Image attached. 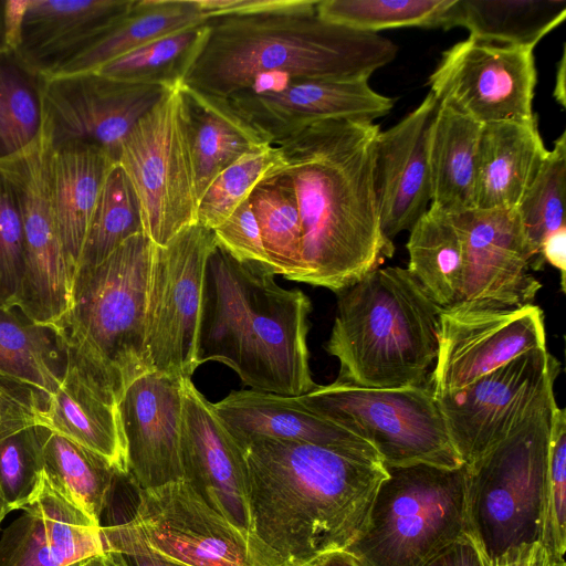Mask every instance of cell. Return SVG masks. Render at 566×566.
Here are the masks:
<instances>
[{
	"label": "cell",
	"instance_id": "43",
	"mask_svg": "<svg viewBox=\"0 0 566 566\" xmlns=\"http://www.w3.org/2000/svg\"><path fill=\"white\" fill-rule=\"evenodd\" d=\"M43 483V430L30 427L0 438V491L9 507L22 510Z\"/></svg>",
	"mask_w": 566,
	"mask_h": 566
},
{
	"label": "cell",
	"instance_id": "28",
	"mask_svg": "<svg viewBox=\"0 0 566 566\" xmlns=\"http://www.w3.org/2000/svg\"><path fill=\"white\" fill-rule=\"evenodd\" d=\"M198 199L216 177L243 155L272 145L228 99L179 86Z\"/></svg>",
	"mask_w": 566,
	"mask_h": 566
},
{
	"label": "cell",
	"instance_id": "13",
	"mask_svg": "<svg viewBox=\"0 0 566 566\" xmlns=\"http://www.w3.org/2000/svg\"><path fill=\"white\" fill-rule=\"evenodd\" d=\"M53 146L43 124L25 151L0 161L20 209L25 251L24 302L32 321L59 331L73 304L74 277L60 237L51 182Z\"/></svg>",
	"mask_w": 566,
	"mask_h": 566
},
{
	"label": "cell",
	"instance_id": "27",
	"mask_svg": "<svg viewBox=\"0 0 566 566\" xmlns=\"http://www.w3.org/2000/svg\"><path fill=\"white\" fill-rule=\"evenodd\" d=\"M547 154L536 118L482 125L474 209L516 208Z\"/></svg>",
	"mask_w": 566,
	"mask_h": 566
},
{
	"label": "cell",
	"instance_id": "29",
	"mask_svg": "<svg viewBox=\"0 0 566 566\" xmlns=\"http://www.w3.org/2000/svg\"><path fill=\"white\" fill-rule=\"evenodd\" d=\"M114 163L109 155L94 145L72 144L53 148V206L74 282L93 211Z\"/></svg>",
	"mask_w": 566,
	"mask_h": 566
},
{
	"label": "cell",
	"instance_id": "21",
	"mask_svg": "<svg viewBox=\"0 0 566 566\" xmlns=\"http://www.w3.org/2000/svg\"><path fill=\"white\" fill-rule=\"evenodd\" d=\"M228 101L272 145L317 120L374 123L394 106L368 80L291 81L272 90L242 92Z\"/></svg>",
	"mask_w": 566,
	"mask_h": 566
},
{
	"label": "cell",
	"instance_id": "19",
	"mask_svg": "<svg viewBox=\"0 0 566 566\" xmlns=\"http://www.w3.org/2000/svg\"><path fill=\"white\" fill-rule=\"evenodd\" d=\"M136 0H6L10 50L33 74L53 76L115 27Z\"/></svg>",
	"mask_w": 566,
	"mask_h": 566
},
{
	"label": "cell",
	"instance_id": "41",
	"mask_svg": "<svg viewBox=\"0 0 566 566\" xmlns=\"http://www.w3.org/2000/svg\"><path fill=\"white\" fill-rule=\"evenodd\" d=\"M566 134L563 132L518 202L516 210L533 254V271L542 270L543 241L565 224Z\"/></svg>",
	"mask_w": 566,
	"mask_h": 566
},
{
	"label": "cell",
	"instance_id": "36",
	"mask_svg": "<svg viewBox=\"0 0 566 566\" xmlns=\"http://www.w3.org/2000/svg\"><path fill=\"white\" fill-rule=\"evenodd\" d=\"M250 201L276 275L298 282L303 272L302 226L290 179L281 172L262 181Z\"/></svg>",
	"mask_w": 566,
	"mask_h": 566
},
{
	"label": "cell",
	"instance_id": "7",
	"mask_svg": "<svg viewBox=\"0 0 566 566\" xmlns=\"http://www.w3.org/2000/svg\"><path fill=\"white\" fill-rule=\"evenodd\" d=\"M386 470L359 533L344 551L359 566H424L468 531L465 464Z\"/></svg>",
	"mask_w": 566,
	"mask_h": 566
},
{
	"label": "cell",
	"instance_id": "55",
	"mask_svg": "<svg viewBox=\"0 0 566 566\" xmlns=\"http://www.w3.org/2000/svg\"><path fill=\"white\" fill-rule=\"evenodd\" d=\"M11 51L8 41L6 0H0V53Z\"/></svg>",
	"mask_w": 566,
	"mask_h": 566
},
{
	"label": "cell",
	"instance_id": "5",
	"mask_svg": "<svg viewBox=\"0 0 566 566\" xmlns=\"http://www.w3.org/2000/svg\"><path fill=\"white\" fill-rule=\"evenodd\" d=\"M326 352L337 378L373 388L428 384L442 308L407 269L377 268L339 292Z\"/></svg>",
	"mask_w": 566,
	"mask_h": 566
},
{
	"label": "cell",
	"instance_id": "38",
	"mask_svg": "<svg viewBox=\"0 0 566 566\" xmlns=\"http://www.w3.org/2000/svg\"><path fill=\"white\" fill-rule=\"evenodd\" d=\"M139 233H145L139 200L123 167L114 163L93 211L78 271L101 263Z\"/></svg>",
	"mask_w": 566,
	"mask_h": 566
},
{
	"label": "cell",
	"instance_id": "8",
	"mask_svg": "<svg viewBox=\"0 0 566 566\" xmlns=\"http://www.w3.org/2000/svg\"><path fill=\"white\" fill-rule=\"evenodd\" d=\"M548 405L467 468L468 532L492 563L541 541L551 418Z\"/></svg>",
	"mask_w": 566,
	"mask_h": 566
},
{
	"label": "cell",
	"instance_id": "53",
	"mask_svg": "<svg viewBox=\"0 0 566 566\" xmlns=\"http://www.w3.org/2000/svg\"><path fill=\"white\" fill-rule=\"evenodd\" d=\"M313 566H359L345 551L328 553L317 559Z\"/></svg>",
	"mask_w": 566,
	"mask_h": 566
},
{
	"label": "cell",
	"instance_id": "46",
	"mask_svg": "<svg viewBox=\"0 0 566 566\" xmlns=\"http://www.w3.org/2000/svg\"><path fill=\"white\" fill-rule=\"evenodd\" d=\"M212 232L216 244L237 260L262 265L275 273L265 252L250 197Z\"/></svg>",
	"mask_w": 566,
	"mask_h": 566
},
{
	"label": "cell",
	"instance_id": "32",
	"mask_svg": "<svg viewBox=\"0 0 566 566\" xmlns=\"http://www.w3.org/2000/svg\"><path fill=\"white\" fill-rule=\"evenodd\" d=\"M408 272L442 310L461 304L464 253L452 214L429 206L409 231Z\"/></svg>",
	"mask_w": 566,
	"mask_h": 566
},
{
	"label": "cell",
	"instance_id": "57",
	"mask_svg": "<svg viewBox=\"0 0 566 566\" xmlns=\"http://www.w3.org/2000/svg\"><path fill=\"white\" fill-rule=\"evenodd\" d=\"M11 511L7 502L4 501L2 493L0 491V524L3 521L4 516Z\"/></svg>",
	"mask_w": 566,
	"mask_h": 566
},
{
	"label": "cell",
	"instance_id": "40",
	"mask_svg": "<svg viewBox=\"0 0 566 566\" xmlns=\"http://www.w3.org/2000/svg\"><path fill=\"white\" fill-rule=\"evenodd\" d=\"M455 0H321L317 14L357 31L379 33L396 28H443Z\"/></svg>",
	"mask_w": 566,
	"mask_h": 566
},
{
	"label": "cell",
	"instance_id": "49",
	"mask_svg": "<svg viewBox=\"0 0 566 566\" xmlns=\"http://www.w3.org/2000/svg\"><path fill=\"white\" fill-rule=\"evenodd\" d=\"M424 566H492L490 559L467 531L440 551Z\"/></svg>",
	"mask_w": 566,
	"mask_h": 566
},
{
	"label": "cell",
	"instance_id": "9",
	"mask_svg": "<svg viewBox=\"0 0 566 566\" xmlns=\"http://www.w3.org/2000/svg\"><path fill=\"white\" fill-rule=\"evenodd\" d=\"M302 402L368 442L385 467L426 463L459 468V458L429 386L373 388L337 378L300 396Z\"/></svg>",
	"mask_w": 566,
	"mask_h": 566
},
{
	"label": "cell",
	"instance_id": "4",
	"mask_svg": "<svg viewBox=\"0 0 566 566\" xmlns=\"http://www.w3.org/2000/svg\"><path fill=\"white\" fill-rule=\"evenodd\" d=\"M275 275L214 244L205 271L197 360L224 364L252 390L301 396L316 386L307 346L312 303L301 290L281 287Z\"/></svg>",
	"mask_w": 566,
	"mask_h": 566
},
{
	"label": "cell",
	"instance_id": "12",
	"mask_svg": "<svg viewBox=\"0 0 566 566\" xmlns=\"http://www.w3.org/2000/svg\"><path fill=\"white\" fill-rule=\"evenodd\" d=\"M212 230L198 222L154 248L146 308L150 370L191 378L199 367L197 336L205 271L214 247Z\"/></svg>",
	"mask_w": 566,
	"mask_h": 566
},
{
	"label": "cell",
	"instance_id": "30",
	"mask_svg": "<svg viewBox=\"0 0 566 566\" xmlns=\"http://www.w3.org/2000/svg\"><path fill=\"white\" fill-rule=\"evenodd\" d=\"M481 128L478 122L439 102L428 145L431 207L449 214L474 209Z\"/></svg>",
	"mask_w": 566,
	"mask_h": 566
},
{
	"label": "cell",
	"instance_id": "16",
	"mask_svg": "<svg viewBox=\"0 0 566 566\" xmlns=\"http://www.w3.org/2000/svg\"><path fill=\"white\" fill-rule=\"evenodd\" d=\"M542 308L442 310L438 323V353L428 384L434 397L458 391L513 358L545 348Z\"/></svg>",
	"mask_w": 566,
	"mask_h": 566
},
{
	"label": "cell",
	"instance_id": "25",
	"mask_svg": "<svg viewBox=\"0 0 566 566\" xmlns=\"http://www.w3.org/2000/svg\"><path fill=\"white\" fill-rule=\"evenodd\" d=\"M212 409L242 450L252 440L268 438L381 461L368 442L311 410L300 396L241 389L212 403Z\"/></svg>",
	"mask_w": 566,
	"mask_h": 566
},
{
	"label": "cell",
	"instance_id": "35",
	"mask_svg": "<svg viewBox=\"0 0 566 566\" xmlns=\"http://www.w3.org/2000/svg\"><path fill=\"white\" fill-rule=\"evenodd\" d=\"M49 329L33 321L23 323L0 307V382L19 394L23 391L38 411L57 388L63 370Z\"/></svg>",
	"mask_w": 566,
	"mask_h": 566
},
{
	"label": "cell",
	"instance_id": "52",
	"mask_svg": "<svg viewBox=\"0 0 566 566\" xmlns=\"http://www.w3.org/2000/svg\"><path fill=\"white\" fill-rule=\"evenodd\" d=\"M73 566H127L122 554L115 551H107L88 558H85Z\"/></svg>",
	"mask_w": 566,
	"mask_h": 566
},
{
	"label": "cell",
	"instance_id": "18",
	"mask_svg": "<svg viewBox=\"0 0 566 566\" xmlns=\"http://www.w3.org/2000/svg\"><path fill=\"white\" fill-rule=\"evenodd\" d=\"M460 230L464 308H516L533 304L542 287L516 208L452 214ZM457 308V307H455Z\"/></svg>",
	"mask_w": 566,
	"mask_h": 566
},
{
	"label": "cell",
	"instance_id": "42",
	"mask_svg": "<svg viewBox=\"0 0 566 566\" xmlns=\"http://www.w3.org/2000/svg\"><path fill=\"white\" fill-rule=\"evenodd\" d=\"M283 170L275 145L250 151L221 171L199 199L197 222L213 230L247 200L254 188Z\"/></svg>",
	"mask_w": 566,
	"mask_h": 566
},
{
	"label": "cell",
	"instance_id": "10",
	"mask_svg": "<svg viewBox=\"0 0 566 566\" xmlns=\"http://www.w3.org/2000/svg\"><path fill=\"white\" fill-rule=\"evenodd\" d=\"M117 163L134 187L144 232L155 245H166L197 223L199 199L179 87L132 128Z\"/></svg>",
	"mask_w": 566,
	"mask_h": 566
},
{
	"label": "cell",
	"instance_id": "33",
	"mask_svg": "<svg viewBox=\"0 0 566 566\" xmlns=\"http://www.w3.org/2000/svg\"><path fill=\"white\" fill-rule=\"evenodd\" d=\"M207 20L192 0H136L115 27L53 76L96 71L155 40Z\"/></svg>",
	"mask_w": 566,
	"mask_h": 566
},
{
	"label": "cell",
	"instance_id": "15",
	"mask_svg": "<svg viewBox=\"0 0 566 566\" xmlns=\"http://www.w3.org/2000/svg\"><path fill=\"white\" fill-rule=\"evenodd\" d=\"M446 102L481 125L532 120L536 69L533 50L471 36L442 53L427 83Z\"/></svg>",
	"mask_w": 566,
	"mask_h": 566
},
{
	"label": "cell",
	"instance_id": "48",
	"mask_svg": "<svg viewBox=\"0 0 566 566\" xmlns=\"http://www.w3.org/2000/svg\"><path fill=\"white\" fill-rule=\"evenodd\" d=\"M310 0H192L207 19L226 15L284 11L305 6Z\"/></svg>",
	"mask_w": 566,
	"mask_h": 566
},
{
	"label": "cell",
	"instance_id": "1",
	"mask_svg": "<svg viewBox=\"0 0 566 566\" xmlns=\"http://www.w3.org/2000/svg\"><path fill=\"white\" fill-rule=\"evenodd\" d=\"M250 539L266 566H313L359 533L381 461L303 442L260 438L243 448Z\"/></svg>",
	"mask_w": 566,
	"mask_h": 566
},
{
	"label": "cell",
	"instance_id": "31",
	"mask_svg": "<svg viewBox=\"0 0 566 566\" xmlns=\"http://www.w3.org/2000/svg\"><path fill=\"white\" fill-rule=\"evenodd\" d=\"M565 17V0H455L446 29L461 27L482 42L534 50Z\"/></svg>",
	"mask_w": 566,
	"mask_h": 566
},
{
	"label": "cell",
	"instance_id": "39",
	"mask_svg": "<svg viewBox=\"0 0 566 566\" xmlns=\"http://www.w3.org/2000/svg\"><path fill=\"white\" fill-rule=\"evenodd\" d=\"M40 77L12 51L0 53V161L25 151L41 135Z\"/></svg>",
	"mask_w": 566,
	"mask_h": 566
},
{
	"label": "cell",
	"instance_id": "11",
	"mask_svg": "<svg viewBox=\"0 0 566 566\" xmlns=\"http://www.w3.org/2000/svg\"><path fill=\"white\" fill-rule=\"evenodd\" d=\"M560 364L547 347L526 352L471 385L436 397L450 440L465 465L555 401Z\"/></svg>",
	"mask_w": 566,
	"mask_h": 566
},
{
	"label": "cell",
	"instance_id": "51",
	"mask_svg": "<svg viewBox=\"0 0 566 566\" xmlns=\"http://www.w3.org/2000/svg\"><path fill=\"white\" fill-rule=\"evenodd\" d=\"M539 258L543 264L549 263L560 273L562 290L565 291L566 279V227L551 233L542 243Z\"/></svg>",
	"mask_w": 566,
	"mask_h": 566
},
{
	"label": "cell",
	"instance_id": "24",
	"mask_svg": "<svg viewBox=\"0 0 566 566\" xmlns=\"http://www.w3.org/2000/svg\"><path fill=\"white\" fill-rule=\"evenodd\" d=\"M57 388L36 413L35 427L103 457L126 475V452L116 395L70 348Z\"/></svg>",
	"mask_w": 566,
	"mask_h": 566
},
{
	"label": "cell",
	"instance_id": "14",
	"mask_svg": "<svg viewBox=\"0 0 566 566\" xmlns=\"http://www.w3.org/2000/svg\"><path fill=\"white\" fill-rule=\"evenodd\" d=\"M170 91L96 71L40 77L43 123L53 148L94 145L116 163L132 128Z\"/></svg>",
	"mask_w": 566,
	"mask_h": 566
},
{
	"label": "cell",
	"instance_id": "2",
	"mask_svg": "<svg viewBox=\"0 0 566 566\" xmlns=\"http://www.w3.org/2000/svg\"><path fill=\"white\" fill-rule=\"evenodd\" d=\"M371 122L323 119L277 140L302 226L298 282L338 294L391 258L374 185Z\"/></svg>",
	"mask_w": 566,
	"mask_h": 566
},
{
	"label": "cell",
	"instance_id": "23",
	"mask_svg": "<svg viewBox=\"0 0 566 566\" xmlns=\"http://www.w3.org/2000/svg\"><path fill=\"white\" fill-rule=\"evenodd\" d=\"M438 106L429 92L412 112L376 137L374 185L381 232L388 241L410 231L430 206L428 145Z\"/></svg>",
	"mask_w": 566,
	"mask_h": 566
},
{
	"label": "cell",
	"instance_id": "44",
	"mask_svg": "<svg viewBox=\"0 0 566 566\" xmlns=\"http://www.w3.org/2000/svg\"><path fill=\"white\" fill-rule=\"evenodd\" d=\"M539 543L556 559L566 551V411L554 407L551 418L543 531Z\"/></svg>",
	"mask_w": 566,
	"mask_h": 566
},
{
	"label": "cell",
	"instance_id": "54",
	"mask_svg": "<svg viewBox=\"0 0 566 566\" xmlns=\"http://www.w3.org/2000/svg\"><path fill=\"white\" fill-rule=\"evenodd\" d=\"M566 54L565 48L563 50V54L560 56L559 62L557 63V72H556V82L554 87L553 96L560 104V106L565 107L566 105V95H565V72H566Z\"/></svg>",
	"mask_w": 566,
	"mask_h": 566
},
{
	"label": "cell",
	"instance_id": "45",
	"mask_svg": "<svg viewBox=\"0 0 566 566\" xmlns=\"http://www.w3.org/2000/svg\"><path fill=\"white\" fill-rule=\"evenodd\" d=\"M25 276L24 234L15 192L0 171V302L23 306Z\"/></svg>",
	"mask_w": 566,
	"mask_h": 566
},
{
	"label": "cell",
	"instance_id": "17",
	"mask_svg": "<svg viewBox=\"0 0 566 566\" xmlns=\"http://www.w3.org/2000/svg\"><path fill=\"white\" fill-rule=\"evenodd\" d=\"M128 522L151 549L188 566H266L250 538L184 480L139 490Z\"/></svg>",
	"mask_w": 566,
	"mask_h": 566
},
{
	"label": "cell",
	"instance_id": "56",
	"mask_svg": "<svg viewBox=\"0 0 566 566\" xmlns=\"http://www.w3.org/2000/svg\"><path fill=\"white\" fill-rule=\"evenodd\" d=\"M12 432H15V431L11 428V426L9 424V422L6 420L4 416L0 411V438L6 434L12 433Z\"/></svg>",
	"mask_w": 566,
	"mask_h": 566
},
{
	"label": "cell",
	"instance_id": "3",
	"mask_svg": "<svg viewBox=\"0 0 566 566\" xmlns=\"http://www.w3.org/2000/svg\"><path fill=\"white\" fill-rule=\"evenodd\" d=\"M317 0L256 14L207 20V35L184 84L229 99L261 78L368 80L389 64L398 46L379 33L322 19Z\"/></svg>",
	"mask_w": 566,
	"mask_h": 566
},
{
	"label": "cell",
	"instance_id": "26",
	"mask_svg": "<svg viewBox=\"0 0 566 566\" xmlns=\"http://www.w3.org/2000/svg\"><path fill=\"white\" fill-rule=\"evenodd\" d=\"M0 538V566H73L107 552L101 532L84 513L44 481Z\"/></svg>",
	"mask_w": 566,
	"mask_h": 566
},
{
	"label": "cell",
	"instance_id": "6",
	"mask_svg": "<svg viewBox=\"0 0 566 566\" xmlns=\"http://www.w3.org/2000/svg\"><path fill=\"white\" fill-rule=\"evenodd\" d=\"M155 244L136 234L101 263L78 271L62 339L116 395L150 371L146 308Z\"/></svg>",
	"mask_w": 566,
	"mask_h": 566
},
{
	"label": "cell",
	"instance_id": "34",
	"mask_svg": "<svg viewBox=\"0 0 566 566\" xmlns=\"http://www.w3.org/2000/svg\"><path fill=\"white\" fill-rule=\"evenodd\" d=\"M43 430V478L46 484L99 526L123 475L103 457Z\"/></svg>",
	"mask_w": 566,
	"mask_h": 566
},
{
	"label": "cell",
	"instance_id": "50",
	"mask_svg": "<svg viewBox=\"0 0 566 566\" xmlns=\"http://www.w3.org/2000/svg\"><path fill=\"white\" fill-rule=\"evenodd\" d=\"M554 558L539 543L524 544L511 548L494 559L492 566H553Z\"/></svg>",
	"mask_w": 566,
	"mask_h": 566
},
{
	"label": "cell",
	"instance_id": "37",
	"mask_svg": "<svg viewBox=\"0 0 566 566\" xmlns=\"http://www.w3.org/2000/svg\"><path fill=\"white\" fill-rule=\"evenodd\" d=\"M207 31L206 21L166 35L108 62L96 72L126 82L175 90L184 83Z\"/></svg>",
	"mask_w": 566,
	"mask_h": 566
},
{
	"label": "cell",
	"instance_id": "22",
	"mask_svg": "<svg viewBox=\"0 0 566 566\" xmlns=\"http://www.w3.org/2000/svg\"><path fill=\"white\" fill-rule=\"evenodd\" d=\"M180 460L182 480L250 538L244 453L191 378H184Z\"/></svg>",
	"mask_w": 566,
	"mask_h": 566
},
{
	"label": "cell",
	"instance_id": "20",
	"mask_svg": "<svg viewBox=\"0 0 566 566\" xmlns=\"http://www.w3.org/2000/svg\"><path fill=\"white\" fill-rule=\"evenodd\" d=\"M182 399L184 378L150 370L129 382L118 401L126 478L138 491L182 480Z\"/></svg>",
	"mask_w": 566,
	"mask_h": 566
},
{
	"label": "cell",
	"instance_id": "47",
	"mask_svg": "<svg viewBox=\"0 0 566 566\" xmlns=\"http://www.w3.org/2000/svg\"><path fill=\"white\" fill-rule=\"evenodd\" d=\"M99 527L106 549L120 553L127 566H188L151 549L128 521Z\"/></svg>",
	"mask_w": 566,
	"mask_h": 566
},
{
	"label": "cell",
	"instance_id": "58",
	"mask_svg": "<svg viewBox=\"0 0 566 566\" xmlns=\"http://www.w3.org/2000/svg\"><path fill=\"white\" fill-rule=\"evenodd\" d=\"M553 566H566L565 559L556 560Z\"/></svg>",
	"mask_w": 566,
	"mask_h": 566
}]
</instances>
